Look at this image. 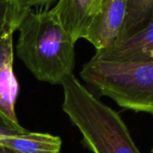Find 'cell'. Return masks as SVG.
Instances as JSON below:
<instances>
[{
  "label": "cell",
  "instance_id": "obj_5",
  "mask_svg": "<svg viewBox=\"0 0 153 153\" xmlns=\"http://www.w3.org/2000/svg\"><path fill=\"white\" fill-rule=\"evenodd\" d=\"M127 10V0H103L90 21L82 39L89 42L96 51L114 45L120 35Z\"/></svg>",
  "mask_w": 153,
  "mask_h": 153
},
{
  "label": "cell",
  "instance_id": "obj_14",
  "mask_svg": "<svg viewBox=\"0 0 153 153\" xmlns=\"http://www.w3.org/2000/svg\"><path fill=\"white\" fill-rule=\"evenodd\" d=\"M149 59H153V50L149 52Z\"/></svg>",
  "mask_w": 153,
  "mask_h": 153
},
{
  "label": "cell",
  "instance_id": "obj_6",
  "mask_svg": "<svg viewBox=\"0 0 153 153\" xmlns=\"http://www.w3.org/2000/svg\"><path fill=\"white\" fill-rule=\"evenodd\" d=\"M102 2L103 0H59L50 12L76 42L83 38Z\"/></svg>",
  "mask_w": 153,
  "mask_h": 153
},
{
  "label": "cell",
  "instance_id": "obj_9",
  "mask_svg": "<svg viewBox=\"0 0 153 153\" xmlns=\"http://www.w3.org/2000/svg\"><path fill=\"white\" fill-rule=\"evenodd\" d=\"M152 19L153 0H127L125 20L116 42L131 35Z\"/></svg>",
  "mask_w": 153,
  "mask_h": 153
},
{
  "label": "cell",
  "instance_id": "obj_15",
  "mask_svg": "<svg viewBox=\"0 0 153 153\" xmlns=\"http://www.w3.org/2000/svg\"><path fill=\"white\" fill-rule=\"evenodd\" d=\"M151 153H153V146H152V149H151Z\"/></svg>",
  "mask_w": 153,
  "mask_h": 153
},
{
  "label": "cell",
  "instance_id": "obj_11",
  "mask_svg": "<svg viewBox=\"0 0 153 153\" xmlns=\"http://www.w3.org/2000/svg\"><path fill=\"white\" fill-rule=\"evenodd\" d=\"M7 9H8L7 0H0V35L2 33L3 28L7 19Z\"/></svg>",
  "mask_w": 153,
  "mask_h": 153
},
{
  "label": "cell",
  "instance_id": "obj_12",
  "mask_svg": "<svg viewBox=\"0 0 153 153\" xmlns=\"http://www.w3.org/2000/svg\"><path fill=\"white\" fill-rule=\"evenodd\" d=\"M15 131L7 124L3 117L0 114V134H9V133H14Z\"/></svg>",
  "mask_w": 153,
  "mask_h": 153
},
{
  "label": "cell",
  "instance_id": "obj_3",
  "mask_svg": "<svg viewBox=\"0 0 153 153\" xmlns=\"http://www.w3.org/2000/svg\"><path fill=\"white\" fill-rule=\"evenodd\" d=\"M85 83L125 109L153 116V59L103 60L92 57L80 70Z\"/></svg>",
  "mask_w": 153,
  "mask_h": 153
},
{
  "label": "cell",
  "instance_id": "obj_2",
  "mask_svg": "<svg viewBox=\"0 0 153 153\" xmlns=\"http://www.w3.org/2000/svg\"><path fill=\"white\" fill-rule=\"evenodd\" d=\"M62 109L93 153H142L120 114L72 74L64 79Z\"/></svg>",
  "mask_w": 153,
  "mask_h": 153
},
{
  "label": "cell",
  "instance_id": "obj_7",
  "mask_svg": "<svg viewBox=\"0 0 153 153\" xmlns=\"http://www.w3.org/2000/svg\"><path fill=\"white\" fill-rule=\"evenodd\" d=\"M153 50V19L142 28L113 46L97 51L96 59L113 61L149 60V52Z\"/></svg>",
  "mask_w": 153,
  "mask_h": 153
},
{
  "label": "cell",
  "instance_id": "obj_4",
  "mask_svg": "<svg viewBox=\"0 0 153 153\" xmlns=\"http://www.w3.org/2000/svg\"><path fill=\"white\" fill-rule=\"evenodd\" d=\"M14 33L7 19L0 35V114L15 132H23L16 113L19 86L14 72Z\"/></svg>",
  "mask_w": 153,
  "mask_h": 153
},
{
  "label": "cell",
  "instance_id": "obj_10",
  "mask_svg": "<svg viewBox=\"0 0 153 153\" xmlns=\"http://www.w3.org/2000/svg\"><path fill=\"white\" fill-rule=\"evenodd\" d=\"M7 21L11 29L16 32L27 14L33 8L49 7L55 0H7Z\"/></svg>",
  "mask_w": 153,
  "mask_h": 153
},
{
  "label": "cell",
  "instance_id": "obj_13",
  "mask_svg": "<svg viewBox=\"0 0 153 153\" xmlns=\"http://www.w3.org/2000/svg\"><path fill=\"white\" fill-rule=\"evenodd\" d=\"M0 153H16V152H14V151H12V150H10V149L5 148L3 146H0Z\"/></svg>",
  "mask_w": 153,
  "mask_h": 153
},
{
  "label": "cell",
  "instance_id": "obj_1",
  "mask_svg": "<svg viewBox=\"0 0 153 153\" xmlns=\"http://www.w3.org/2000/svg\"><path fill=\"white\" fill-rule=\"evenodd\" d=\"M16 54L40 81L61 85L75 68V42L49 7L31 10L20 26Z\"/></svg>",
  "mask_w": 153,
  "mask_h": 153
},
{
  "label": "cell",
  "instance_id": "obj_8",
  "mask_svg": "<svg viewBox=\"0 0 153 153\" xmlns=\"http://www.w3.org/2000/svg\"><path fill=\"white\" fill-rule=\"evenodd\" d=\"M0 146L16 153H60L61 140L50 133L25 130L0 135Z\"/></svg>",
  "mask_w": 153,
  "mask_h": 153
}]
</instances>
